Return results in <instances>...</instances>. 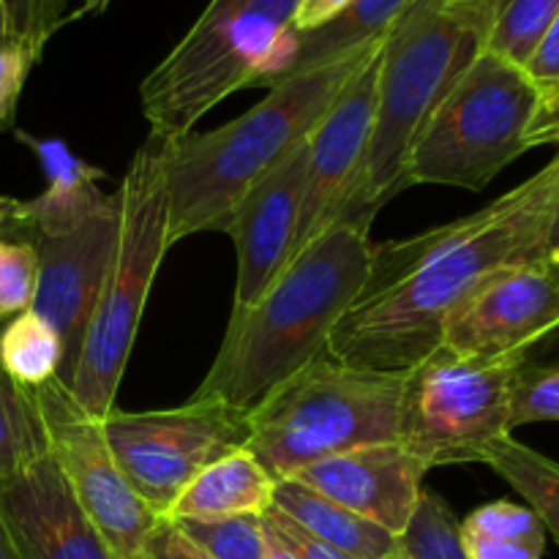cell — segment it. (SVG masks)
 <instances>
[{
  "label": "cell",
  "instance_id": "obj_1",
  "mask_svg": "<svg viewBox=\"0 0 559 559\" xmlns=\"http://www.w3.org/2000/svg\"><path fill=\"white\" fill-rule=\"evenodd\" d=\"M559 194V156L480 211L374 246L369 276L333 328L328 353L377 371H409L442 344L469 295L516 262L540 260Z\"/></svg>",
  "mask_w": 559,
  "mask_h": 559
},
{
  "label": "cell",
  "instance_id": "obj_2",
  "mask_svg": "<svg viewBox=\"0 0 559 559\" xmlns=\"http://www.w3.org/2000/svg\"><path fill=\"white\" fill-rule=\"evenodd\" d=\"M369 229L366 218L338 216L284 265L254 306L229 314L222 349L189 402L251 409L322 358L369 276Z\"/></svg>",
  "mask_w": 559,
  "mask_h": 559
},
{
  "label": "cell",
  "instance_id": "obj_3",
  "mask_svg": "<svg viewBox=\"0 0 559 559\" xmlns=\"http://www.w3.org/2000/svg\"><path fill=\"white\" fill-rule=\"evenodd\" d=\"M382 41L385 36L267 87L257 107L218 129L164 140L169 246L211 229L224 233L251 186L309 140L344 85Z\"/></svg>",
  "mask_w": 559,
  "mask_h": 559
},
{
  "label": "cell",
  "instance_id": "obj_4",
  "mask_svg": "<svg viewBox=\"0 0 559 559\" xmlns=\"http://www.w3.org/2000/svg\"><path fill=\"white\" fill-rule=\"evenodd\" d=\"M502 0H413L382 44L377 118L342 216L374 222L404 191L409 147L431 109L489 47Z\"/></svg>",
  "mask_w": 559,
  "mask_h": 559
},
{
  "label": "cell",
  "instance_id": "obj_5",
  "mask_svg": "<svg viewBox=\"0 0 559 559\" xmlns=\"http://www.w3.org/2000/svg\"><path fill=\"white\" fill-rule=\"evenodd\" d=\"M407 371H377L325 353L249 409L246 451L271 473L295 478L336 453L399 440Z\"/></svg>",
  "mask_w": 559,
  "mask_h": 559
},
{
  "label": "cell",
  "instance_id": "obj_6",
  "mask_svg": "<svg viewBox=\"0 0 559 559\" xmlns=\"http://www.w3.org/2000/svg\"><path fill=\"white\" fill-rule=\"evenodd\" d=\"M118 194V243L104 273L80 364L69 385L71 396L98 420L115 409V396L134 349L147 295L169 249L164 140L151 136L134 153Z\"/></svg>",
  "mask_w": 559,
  "mask_h": 559
},
{
  "label": "cell",
  "instance_id": "obj_7",
  "mask_svg": "<svg viewBox=\"0 0 559 559\" xmlns=\"http://www.w3.org/2000/svg\"><path fill=\"white\" fill-rule=\"evenodd\" d=\"M300 0H207L186 36L142 80L140 104L151 136L175 140L271 71L293 31Z\"/></svg>",
  "mask_w": 559,
  "mask_h": 559
},
{
  "label": "cell",
  "instance_id": "obj_8",
  "mask_svg": "<svg viewBox=\"0 0 559 559\" xmlns=\"http://www.w3.org/2000/svg\"><path fill=\"white\" fill-rule=\"evenodd\" d=\"M544 107L524 66L484 49L440 98L409 147L404 189L456 186L480 191L533 147Z\"/></svg>",
  "mask_w": 559,
  "mask_h": 559
},
{
  "label": "cell",
  "instance_id": "obj_9",
  "mask_svg": "<svg viewBox=\"0 0 559 559\" xmlns=\"http://www.w3.org/2000/svg\"><path fill=\"white\" fill-rule=\"evenodd\" d=\"M519 358L475 360L437 347L407 371L399 442L429 467L480 462L491 442L513 435Z\"/></svg>",
  "mask_w": 559,
  "mask_h": 559
},
{
  "label": "cell",
  "instance_id": "obj_10",
  "mask_svg": "<svg viewBox=\"0 0 559 559\" xmlns=\"http://www.w3.org/2000/svg\"><path fill=\"white\" fill-rule=\"evenodd\" d=\"M102 431L136 497L167 519L180 491L207 464L246 448L249 409L218 402H186L151 413L112 409L102 418Z\"/></svg>",
  "mask_w": 559,
  "mask_h": 559
},
{
  "label": "cell",
  "instance_id": "obj_11",
  "mask_svg": "<svg viewBox=\"0 0 559 559\" xmlns=\"http://www.w3.org/2000/svg\"><path fill=\"white\" fill-rule=\"evenodd\" d=\"M49 456L63 473L71 495L118 559H147V535L158 516L136 497L115 462L102 420L93 418L60 380L33 391Z\"/></svg>",
  "mask_w": 559,
  "mask_h": 559
},
{
  "label": "cell",
  "instance_id": "obj_12",
  "mask_svg": "<svg viewBox=\"0 0 559 559\" xmlns=\"http://www.w3.org/2000/svg\"><path fill=\"white\" fill-rule=\"evenodd\" d=\"M120 227V194L112 191L107 205L63 233H36L31 243L38 254V284L33 311L58 331L63 342V369L58 380L66 388L74 380L82 342L102 293L104 273L112 260Z\"/></svg>",
  "mask_w": 559,
  "mask_h": 559
},
{
  "label": "cell",
  "instance_id": "obj_13",
  "mask_svg": "<svg viewBox=\"0 0 559 559\" xmlns=\"http://www.w3.org/2000/svg\"><path fill=\"white\" fill-rule=\"evenodd\" d=\"M559 331V273L527 260L486 278L451 317L440 347L475 360H506Z\"/></svg>",
  "mask_w": 559,
  "mask_h": 559
},
{
  "label": "cell",
  "instance_id": "obj_14",
  "mask_svg": "<svg viewBox=\"0 0 559 559\" xmlns=\"http://www.w3.org/2000/svg\"><path fill=\"white\" fill-rule=\"evenodd\" d=\"M385 44V41H382ZM382 44L358 74L344 85L317 129L306 142V175L300 194L298 229H295L293 260L309 240L342 216L358 169L364 164L377 118V85H380Z\"/></svg>",
  "mask_w": 559,
  "mask_h": 559
},
{
  "label": "cell",
  "instance_id": "obj_15",
  "mask_svg": "<svg viewBox=\"0 0 559 559\" xmlns=\"http://www.w3.org/2000/svg\"><path fill=\"white\" fill-rule=\"evenodd\" d=\"M429 464L402 442H377L320 459L295 480L402 538L418 511Z\"/></svg>",
  "mask_w": 559,
  "mask_h": 559
},
{
  "label": "cell",
  "instance_id": "obj_16",
  "mask_svg": "<svg viewBox=\"0 0 559 559\" xmlns=\"http://www.w3.org/2000/svg\"><path fill=\"white\" fill-rule=\"evenodd\" d=\"M306 142L295 147L265 178L257 180L229 216L224 233L233 238L235 257H238L233 314L254 306L293 254L300 194H304Z\"/></svg>",
  "mask_w": 559,
  "mask_h": 559
},
{
  "label": "cell",
  "instance_id": "obj_17",
  "mask_svg": "<svg viewBox=\"0 0 559 559\" xmlns=\"http://www.w3.org/2000/svg\"><path fill=\"white\" fill-rule=\"evenodd\" d=\"M0 522L22 559H118L49 453L0 480Z\"/></svg>",
  "mask_w": 559,
  "mask_h": 559
},
{
  "label": "cell",
  "instance_id": "obj_18",
  "mask_svg": "<svg viewBox=\"0 0 559 559\" xmlns=\"http://www.w3.org/2000/svg\"><path fill=\"white\" fill-rule=\"evenodd\" d=\"M14 134L31 147L47 178V189L25 202L27 238L36 233H63L107 205L112 194L98 189L107 180V169L76 156L63 140H38L20 129Z\"/></svg>",
  "mask_w": 559,
  "mask_h": 559
},
{
  "label": "cell",
  "instance_id": "obj_19",
  "mask_svg": "<svg viewBox=\"0 0 559 559\" xmlns=\"http://www.w3.org/2000/svg\"><path fill=\"white\" fill-rule=\"evenodd\" d=\"M409 3L413 0H353L328 25L311 33L287 36L260 87H273L278 82L304 74V71L320 69L342 55L355 52V49L388 36V31L396 25Z\"/></svg>",
  "mask_w": 559,
  "mask_h": 559
},
{
  "label": "cell",
  "instance_id": "obj_20",
  "mask_svg": "<svg viewBox=\"0 0 559 559\" xmlns=\"http://www.w3.org/2000/svg\"><path fill=\"white\" fill-rule=\"evenodd\" d=\"M276 478L246 448L207 464L169 508V522H211L229 516H262L273 508Z\"/></svg>",
  "mask_w": 559,
  "mask_h": 559
},
{
  "label": "cell",
  "instance_id": "obj_21",
  "mask_svg": "<svg viewBox=\"0 0 559 559\" xmlns=\"http://www.w3.org/2000/svg\"><path fill=\"white\" fill-rule=\"evenodd\" d=\"M273 508L349 559H391L399 555L396 535L317 495L314 489L295 478L278 480Z\"/></svg>",
  "mask_w": 559,
  "mask_h": 559
},
{
  "label": "cell",
  "instance_id": "obj_22",
  "mask_svg": "<svg viewBox=\"0 0 559 559\" xmlns=\"http://www.w3.org/2000/svg\"><path fill=\"white\" fill-rule=\"evenodd\" d=\"M464 555L469 559H540L546 527L533 508L516 502H489L459 522Z\"/></svg>",
  "mask_w": 559,
  "mask_h": 559
},
{
  "label": "cell",
  "instance_id": "obj_23",
  "mask_svg": "<svg viewBox=\"0 0 559 559\" xmlns=\"http://www.w3.org/2000/svg\"><path fill=\"white\" fill-rule=\"evenodd\" d=\"M480 464H489L527 500V508H533L546 533L559 544V462L508 435L486 448Z\"/></svg>",
  "mask_w": 559,
  "mask_h": 559
},
{
  "label": "cell",
  "instance_id": "obj_24",
  "mask_svg": "<svg viewBox=\"0 0 559 559\" xmlns=\"http://www.w3.org/2000/svg\"><path fill=\"white\" fill-rule=\"evenodd\" d=\"M0 366L16 385L36 391L60 377L63 342L41 314L22 311L0 325Z\"/></svg>",
  "mask_w": 559,
  "mask_h": 559
},
{
  "label": "cell",
  "instance_id": "obj_25",
  "mask_svg": "<svg viewBox=\"0 0 559 559\" xmlns=\"http://www.w3.org/2000/svg\"><path fill=\"white\" fill-rule=\"evenodd\" d=\"M49 453L33 391L16 385L0 366V480Z\"/></svg>",
  "mask_w": 559,
  "mask_h": 559
},
{
  "label": "cell",
  "instance_id": "obj_26",
  "mask_svg": "<svg viewBox=\"0 0 559 559\" xmlns=\"http://www.w3.org/2000/svg\"><path fill=\"white\" fill-rule=\"evenodd\" d=\"M559 420V331L519 358L511 393V429Z\"/></svg>",
  "mask_w": 559,
  "mask_h": 559
},
{
  "label": "cell",
  "instance_id": "obj_27",
  "mask_svg": "<svg viewBox=\"0 0 559 559\" xmlns=\"http://www.w3.org/2000/svg\"><path fill=\"white\" fill-rule=\"evenodd\" d=\"M404 559H469L459 538V519L440 495L424 491L413 522L399 538Z\"/></svg>",
  "mask_w": 559,
  "mask_h": 559
},
{
  "label": "cell",
  "instance_id": "obj_28",
  "mask_svg": "<svg viewBox=\"0 0 559 559\" xmlns=\"http://www.w3.org/2000/svg\"><path fill=\"white\" fill-rule=\"evenodd\" d=\"M559 11V0H502L500 16L491 31V52L502 55L511 63L524 66L544 38L546 27Z\"/></svg>",
  "mask_w": 559,
  "mask_h": 559
},
{
  "label": "cell",
  "instance_id": "obj_29",
  "mask_svg": "<svg viewBox=\"0 0 559 559\" xmlns=\"http://www.w3.org/2000/svg\"><path fill=\"white\" fill-rule=\"evenodd\" d=\"M213 559H265V522L262 516H229L211 522H175Z\"/></svg>",
  "mask_w": 559,
  "mask_h": 559
},
{
  "label": "cell",
  "instance_id": "obj_30",
  "mask_svg": "<svg viewBox=\"0 0 559 559\" xmlns=\"http://www.w3.org/2000/svg\"><path fill=\"white\" fill-rule=\"evenodd\" d=\"M38 254L27 238H0V325L33 309Z\"/></svg>",
  "mask_w": 559,
  "mask_h": 559
},
{
  "label": "cell",
  "instance_id": "obj_31",
  "mask_svg": "<svg viewBox=\"0 0 559 559\" xmlns=\"http://www.w3.org/2000/svg\"><path fill=\"white\" fill-rule=\"evenodd\" d=\"M3 9L11 41H22L41 52L69 20V0H3Z\"/></svg>",
  "mask_w": 559,
  "mask_h": 559
},
{
  "label": "cell",
  "instance_id": "obj_32",
  "mask_svg": "<svg viewBox=\"0 0 559 559\" xmlns=\"http://www.w3.org/2000/svg\"><path fill=\"white\" fill-rule=\"evenodd\" d=\"M41 55V49H33L22 41H5L0 47V134L14 131L22 87Z\"/></svg>",
  "mask_w": 559,
  "mask_h": 559
},
{
  "label": "cell",
  "instance_id": "obj_33",
  "mask_svg": "<svg viewBox=\"0 0 559 559\" xmlns=\"http://www.w3.org/2000/svg\"><path fill=\"white\" fill-rule=\"evenodd\" d=\"M524 71L530 74V80L538 85V91L544 93V98H551L559 93V11L551 20V25L546 27L544 38L538 41L535 52L530 55V60L524 63Z\"/></svg>",
  "mask_w": 559,
  "mask_h": 559
},
{
  "label": "cell",
  "instance_id": "obj_34",
  "mask_svg": "<svg viewBox=\"0 0 559 559\" xmlns=\"http://www.w3.org/2000/svg\"><path fill=\"white\" fill-rule=\"evenodd\" d=\"M145 555L147 559H213L169 519H158L156 527L151 530Z\"/></svg>",
  "mask_w": 559,
  "mask_h": 559
},
{
  "label": "cell",
  "instance_id": "obj_35",
  "mask_svg": "<svg viewBox=\"0 0 559 559\" xmlns=\"http://www.w3.org/2000/svg\"><path fill=\"white\" fill-rule=\"evenodd\" d=\"M265 519L273 524V527H276V533L282 535L284 544L295 551V557L298 559H349L347 555H342V551L333 549V546L322 544V540H317L314 535H309L306 530H300L293 519H287L284 513H278L276 508H271V511L265 513Z\"/></svg>",
  "mask_w": 559,
  "mask_h": 559
},
{
  "label": "cell",
  "instance_id": "obj_36",
  "mask_svg": "<svg viewBox=\"0 0 559 559\" xmlns=\"http://www.w3.org/2000/svg\"><path fill=\"white\" fill-rule=\"evenodd\" d=\"M353 0H300L298 11H295L293 31L289 36H298V33H311L317 27L328 25L331 20H336Z\"/></svg>",
  "mask_w": 559,
  "mask_h": 559
},
{
  "label": "cell",
  "instance_id": "obj_37",
  "mask_svg": "<svg viewBox=\"0 0 559 559\" xmlns=\"http://www.w3.org/2000/svg\"><path fill=\"white\" fill-rule=\"evenodd\" d=\"M549 142L559 145V93L551 98H544V107H540L533 129V147L549 145Z\"/></svg>",
  "mask_w": 559,
  "mask_h": 559
},
{
  "label": "cell",
  "instance_id": "obj_38",
  "mask_svg": "<svg viewBox=\"0 0 559 559\" xmlns=\"http://www.w3.org/2000/svg\"><path fill=\"white\" fill-rule=\"evenodd\" d=\"M0 238H27L25 200L0 197Z\"/></svg>",
  "mask_w": 559,
  "mask_h": 559
},
{
  "label": "cell",
  "instance_id": "obj_39",
  "mask_svg": "<svg viewBox=\"0 0 559 559\" xmlns=\"http://www.w3.org/2000/svg\"><path fill=\"white\" fill-rule=\"evenodd\" d=\"M544 260L559 273V194L555 200V207H551L549 229H546L544 238Z\"/></svg>",
  "mask_w": 559,
  "mask_h": 559
},
{
  "label": "cell",
  "instance_id": "obj_40",
  "mask_svg": "<svg viewBox=\"0 0 559 559\" xmlns=\"http://www.w3.org/2000/svg\"><path fill=\"white\" fill-rule=\"evenodd\" d=\"M262 522H265V559H298L295 551L284 544L282 535L276 533V527L267 522L265 513H262Z\"/></svg>",
  "mask_w": 559,
  "mask_h": 559
},
{
  "label": "cell",
  "instance_id": "obj_41",
  "mask_svg": "<svg viewBox=\"0 0 559 559\" xmlns=\"http://www.w3.org/2000/svg\"><path fill=\"white\" fill-rule=\"evenodd\" d=\"M109 5H112V0H82V9L76 11L71 20H76V16L82 14H102V11H107Z\"/></svg>",
  "mask_w": 559,
  "mask_h": 559
},
{
  "label": "cell",
  "instance_id": "obj_42",
  "mask_svg": "<svg viewBox=\"0 0 559 559\" xmlns=\"http://www.w3.org/2000/svg\"><path fill=\"white\" fill-rule=\"evenodd\" d=\"M0 559H22L20 551L14 549V544H11L9 533H5L3 522H0Z\"/></svg>",
  "mask_w": 559,
  "mask_h": 559
},
{
  "label": "cell",
  "instance_id": "obj_43",
  "mask_svg": "<svg viewBox=\"0 0 559 559\" xmlns=\"http://www.w3.org/2000/svg\"><path fill=\"white\" fill-rule=\"evenodd\" d=\"M5 41H11V36H9V22H5L3 0H0V47H3Z\"/></svg>",
  "mask_w": 559,
  "mask_h": 559
},
{
  "label": "cell",
  "instance_id": "obj_44",
  "mask_svg": "<svg viewBox=\"0 0 559 559\" xmlns=\"http://www.w3.org/2000/svg\"><path fill=\"white\" fill-rule=\"evenodd\" d=\"M391 559H404V557H402V551H399V555H393Z\"/></svg>",
  "mask_w": 559,
  "mask_h": 559
}]
</instances>
